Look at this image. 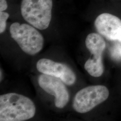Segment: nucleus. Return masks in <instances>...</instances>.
<instances>
[{"label": "nucleus", "instance_id": "11", "mask_svg": "<svg viewBox=\"0 0 121 121\" xmlns=\"http://www.w3.org/2000/svg\"><path fill=\"white\" fill-rule=\"evenodd\" d=\"M118 41H119L121 43V35H120V37H119V39H118Z\"/></svg>", "mask_w": 121, "mask_h": 121}, {"label": "nucleus", "instance_id": "3", "mask_svg": "<svg viewBox=\"0 0 121 121\" xmlns=\"http://www.w3.org/2000/svg\"><path fill=\"white\" fill-rule=\"evenodd\" d=\"M36 28L26 24L13 22L10 26L11 37L25 53L33 56L42 49L44 38Z\"/></svg>", "mask_w": 121, "mask_h": 121}, {"label": "nucleus", "instance_id": "6", "mask_svg": "<svg viewBox=\"0 0 121 121\" xmlns=\"http://www.w3.org/2000/svg\"><path fill=\"white\" fill-rule=\"evenodd\" d=\"M38 82L44 91L54 96V103L57 108L62 109L67 105L69 101V95L65 83L61 79L42 73L39 76Z\"/></svg>", "mask_w": 121, "mask_h": 121}, {"label": "nucleus", "instance_id": "7", "mask_svg": "<svg viewBox=\"0 0 121 121\" xmlns=\"http://www.w3.org/2000/svg\"><path fill=\"white\" fill-rule=\"evenodd\" d=\"M37 69L40 73L60 78L67 85L74 84L76 80L75 73L67 65L49 59L39 60L37 63Z\"/></svg>", "mask_w": 121, "mask_h": 121}, {"label": "nucleus", "instance_id": "1", "mask_svg": "<svg viewBox=\"0 0 121 121\" xmlns=\"http://www.w3.org/2000/svg\"><path fill=\"white\" fill-rule=\"evenodd\" d=\"M36 108L32 100L26 96L15 93L0 96V121H24L35 114Z\"/></svg>", "mask_w": 121, "mask_h": 121}, {"label": "nucleus", "instance_id": "5", "mask_svg": "<svg viewBox=\"0 0 121 121\" xmlns=\"http://www.w3.org/2000/svg\"><path fill=\"white\" fill-rule=\"evenodd\" d=\"M85 44L91 55L85 63L84 68L91 76L99 78L104 72L103 53L106 47L105 42L100 34L90 33L86 38Z\"/></svg>", "mask_w": 121, "mask_h": 121}, {"label": "nucleus", "instance_id": "8", "mask_svg": "<svg viewBox=\"0 0 121 121\" xmlns=\"http://www.w3.org/2000/svg\"><path fill=\"white\" fill-rule=\"evenodd\" d=\"M95 26L99 34L110 40H118L121 34V20L108 13L99 15L95 21Z\"/></svg>", "mask_w": 121, "mask_h": 121}, {"label": "nucleus", "instance_id": "4", "mask_svg": "<svg viewBox=\"0 0 121 121\" xmlns=\"http://www.w3.org/2000/svg\"><path fill=\"white\" fill-rule=\"evenodd\" d=\"M109 92L103 85H92L84 87L76 94L73 108L77 112L85 113L108 99Z\"/></svg>", "mask_w": 121, "mask_h": 121}, {"label": "nucleus", "instance_id": "2", "mask_svg": "<svg viewBox=\"0 0 121 121\" xmlns=\"http://www.w3.org/2000/svg\"><path fill=\"white\" fill-rule=\"evenodd\" d=\"M52 0H22L21 13L30 25L38 29L45 30L52 19Z\"/></svg>", "mask_w": 121, "mask_h": 121}, {"label": "nucleus", "instance_id": "9", "mask_svg": "<svg viewBox=\"0 0 121 121\" xmlns=\"http://www.w3.org/2000/svg\"><path fill=\"white\" fill-rule=\"evenodd\" d=\"M9 17L8 13L4 11H0V33H2L6 28L7 20Z\"/></svg>", "mask_w": 121, "mask_h": 121}, {"label": "nucleus", "instance_id": "10", "mask_svg": "<svg viewBox=\"0 0 121 121\" xmlns=\"http://www.w3.org/2000/svg\"><path fill=\"white\" fill-rule=\"evenodd\" d=\"M7 4L6 0H0V11H4L7 9Z\"/></svg>", "mask_w": 121, "mask_h": 121}, {"label": "nucleus", "instance_id": "12", "mask_svg": "<svg viewBox=\"0 0 121 121\" xmlns=\"http://www.w3.org/2000/svg\"><path fill=\"white\" fill-rule=\"evenodd\" d=\"M2 80V70H1V81Z\"/></svg>", "mask_w": 121, "mask_h": 121}]
</instances>
